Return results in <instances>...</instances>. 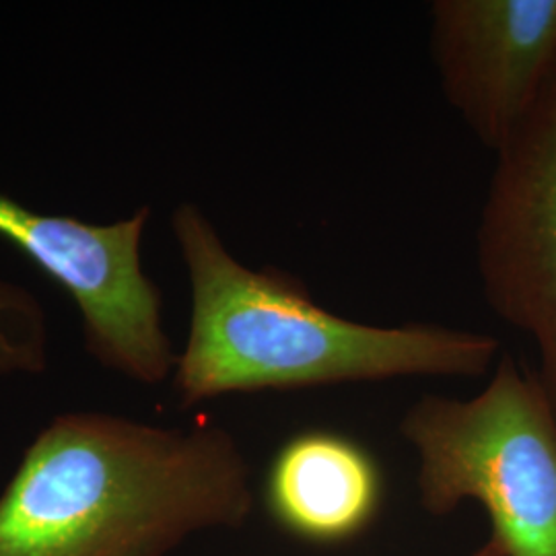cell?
<instances>
[{
    "label": "cell",
    "mask_w": 556,
    "mask_h": 556,
    "mask_svg": "<svg viewBox=\"0 0 556 556\" xmlns=\"http://www.w3.org/2000/svg\"><path fill=\"white\" fill-rule=\"evenodd\" d=\"M252 509L250 466L220 427L62 415L0 495V556H167Z\"/></svg>",
    "instance_id": "6da1fadb"
},
{
    "label": "cell",
    "mask_w": 556,
    "mask_h": 556,
    "mask_svg": "<svg viewBox=\"0 0 556 556\" xmlns=\"http://www.w3.org/2000/svg\"><path fill=\"white\" fill-rule=\"evenodd\" d=\"M172 229L192 287V318L174 388L181 408L227 394L404 378L477 379L495 369L493 334L438 321L394 326L342 318L298 277L243 266L194 204Z\"/></svg>",
    "instance_id": "7a4b0ae2"
},
{
    "label": "cell",
    "mask_w": 556,
    "mask_h": 556,
    "mask_svg": "<svg viewBox=\"0 0 556 556\" xmlns=\"http://www.w3.org/2000/svg\"><path fill=\"white\" fill-rule=\"evenodd\" d=\"M400 435L427 514L477 503L507 555L556 556V413L534 371L503 353L477 396L418 397Z\"/></svg>",
    "instance_id": "3957f363"
},
{
    "label": "cell",
    "mask_w": 556,
    "mask_h": 556,
    "mask_svg": "<svg viewBox=\"0 0 556 556\" xmlns=\"http://www.w3.org/2000/svg\"><path fill=\"white\" fill-rule=\"evenodd\" d=\"M151 211L114 225L40 215L0 194V238L15 243L79 305L85 340L105 367L140 383L174 374L163 330L161 291L140 266V239Z\"/></svg>",
    "instance_id": "277c9868"
},
{
    "label": "cell",
    "mask_w": 556,
    "mask_h": 556,
    "mask_svg": "<svg viewBox=\"0 0 556 556\" xmlns=\"http://www.w3.org/2000/svg\"><path fill=\"white\" fill-rule=\"evenodd\" d=\"M495 157L478 219V278L498 318L534 340L556 413V93Z\"/></svg>",
    "instance_id": "5b68a950"
},
{
    "label": "cell",
    "mask_w": 556,
    "mask_h": 556,
    "mask_svg": "<svg viewBox=\"0 0 556 556\" xmlns=\"http://www.w3.org/2000/svg\"><path fill=\"white\" fill-rule=\"evenodd\" d=\"M429 41L443 98L495 155L556 93V0H435Z\"/></svg>",
    "instance_id": "8992f818"
},
{
    "label": "cell",
    "mask_w": 556,
    "mask_h": 556,
    "mask_svg": "<svg viewBox=\"0 0 556 556\" xmlns=\"http://www.w3.org/2000/svg\"><path fill=\"white\" fill-rule=\"evenodd\" d=\"M383 478L376 457L334 431H303L273 457L264 501L291 536L340 544L361 536L378 516Z\"/></svg>",
    "instance_id": "52a82bcc"
},
{
    "label": "cell",
    "mask_w": 556,
    "mask_h": 556,
    "mask_svg": "<svg viewBox=\"0 0 556 556\" xmlns=\"http://www.w3.org/2000/svg\"><path fill=\"white\" fill-rule=\"evenodd\" d=\"M46 318L25 289L0 280V378L46 369Z\"/></svg>",
    "instance_id": "ba28073f"
},
{
    "label": "cell",
    "mask_w": 556,
    "mask_h": 556,
    "mask_svg": "<svg viewBox=\"0 0 556 556\" xmlns=\"http://www.w3.org/2000/svg\"><path fill=\"white\" fill-rule=\"evenodd\" d=\"M470 556H509L505 553V548L498 544L497 540L489 538L478 551H475Z\"/></svg>",
    "instance_id": "9c48e42d"
}]
</instances>
